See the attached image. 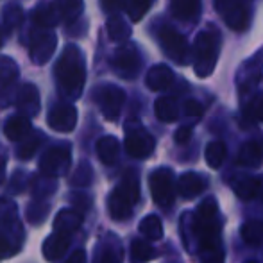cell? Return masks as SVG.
I'll return each mask as SVG.
<instances>
[{
    "label": "cell",
    "mask_w": 263,
    "mask_h": 263,
    "mask_svg": "<svg viewBox=\"0 0 263 263\" xmlns=\"http://www.w3.org/2000/svg\"><path fill=\"white\" fill-rule=\"evenodd\" d=\"M22 140H24V142H22V145L18 147V158L20 159H31L32 156H34L36 151H38L40 143H42V135H40V133H34V135L29 133V135Z\"/></svg>",
    "instance_id": "obj_35"
},
{
    "label": "cell",
    "mask_w": 263,
    "mask_h": 263,
    "mask_svg": "<svg viewBox=\"0 0 263 263\" xmlns=\"http://www.w3.org/2000/svg\"><path fill=\"white\" fill-rule=\"evenodd\" d=\"M47 122L54 131L70 133L77 125V109L72 104H58L49 111Z\"/></svg>",
    "instance_id": "obj_15"
},
{
    "label": "cell",
    "mask_w": 263,
    "mask_h": 263,
    "mask_svg": "<svg viewBox=\"0 0 263 263\" xmlns=\"http://www.w3.org/2000/svg\"><path fill=\"white\" fill-rule=\"evenodd\" d=\"M184 246L194 240L190 251L197 249L201 263H224L222 247V217L215 197H206L195 213H184L179 220Z\"/></svg>",
    "instance_id": "obj_1"
},
{
    "label": "cell",
    "mask_w": 263,
    "mask_h": 263,
    "mask_svg": "<svg viewBox=\"0 0 263 263\" xmlns=\"http://www.w3.org/2000/svg\"><path fill=\"white\" fill-rule=\"evenodd\" d=\"M106 29H107L109 38L117 43H124L125 40H129V36H131V27H129V24L124 18L118 16V13H113L107 18Z\"/></svg>",
    "instance_id": "obj_29"
},
{
    "label": "cell",
    "mask_w": 263,
    "mask_h": 263,
    "mask_svg": "<svg viewBox=\"0 0 263 263\" xmlns=\"http://www.w3.org/2000/svg\"><path fill=\"white\" fill-rule=\"evenodd\" d=\"M95 101L101 107L102 115L107 120L115 122L120 117V111L125 102V91L122 88L115 86V84H104L97 90L95 93Z\"/></svg>",
    "instance_id": "obj_10"
},
{
    "label": "cell",
    "mask_w": 263,
    "mask_h": 263,
    "mask_svg": "<svg viewBox=\"0 0 263 263\" xmlns=\"http://www.w3.org/2000/svg\"><path fill=\"white\" fill-rule=\"evenodd\" d=\"M55 79L61 86V91L68 99L81 97L84 81H86V66H84L83 54L76 45L65 47L55 65Z\"/></svg>",
    "instance_id": "obj_2"
},
{
    "label": "cell",
    "mask_w": 263,
    "mask_h": 263,
    "mask_svg": "<svg viewBox=\"0 0 263 263\" xmlns=\"http://www.w3.org/2000/svg\"><path fill=\"white\" fill-rule=\"evenodd\" d=\"M66 263H86V253H84L83 249L76 251V253L68 258V261Z\"/></svg>",
    "instance_id": "obj_45"
},
{
    "label": "cell",
    "mask_w": 263,
    "mask_h": 263,
    "mask_svg": "<svg viewBox=\"0 0 263 263\" xmlns=\"http://www.w3.org/2000/svg\"><path fill=\"white\" fill-rule=\"evenodd\" d=\"M156 256H158L156 249H154L149 242H145V240H142V238L133 240V243H131V261L133 263H147Z\"/></svg>",
    "instance_id": "obj_30"
},
{
    "label": "cell",
    "mask_w": 263,
    "mask_h": 263,
    "mask_svg": "<svg viewBox=\"0 0 263 263\" xmlns=\"http://www.w3.org/2000/svg\"><path fill=\"white\" fill-rule=\"evenodd\" d=\"M174 72L166 65H154L153 68L147 72L145 84L149 90L153 91H163L174 84Z\"/></svg>",
    "instance_id": "obj_20"
},
{
    "label": "cell",
    "mask_w": 263,
    "mask_h": 263,
    "mask_svg": "<svg viewBox=\"0 0 263 263\" xmlns=\"http://www.w3.org/2000/svg\"><path fill=\"white\" fill-rule=\"evenodd\" d=\"M125 151L131 158L136 159H145L156 149V140L151 135L147 129H143L142 125H138L136 122H131L125 127Z\"/></svg>",
    "instance_id": "obj_7"
},
{
    "label": "cell",
    "mask_w": 263,
    "mask_h": 263,
    "mask_svg": "<svg viewBox=\"0 0 263 263\" xmlns=\"http://www.w3.org/2000/svg\"><path fill=\"white\" fill-rule=\"evenodd\" d=\"M101 263H120V256L115 251H106Z\"/></svg>",
    "instance_id": "obj_46"
},
{
    "label": "cell",
    "mask_w": 263,
    "mask_h": 263,
    "mask_svg": "<svg viewBox=\"0 0 263 263\" xmlns=\"http://www.w3.org/2000/svg\"><path fill=\"white\" fill-rule=\"evenodd\" d=\"M18 65L7 55L0 58V99L9 91V88L13 86V83L18 79Z\"/></svg>",
    "instance_id": "obj_26"
},
{
    "label": "cell",
    "mask_w": 263,
    "mask_h": 263,
    "mask_svg": "<svg viewBox=\"0 0 263 263\" xmlns=\"http://www.w3.org/2000/svg\"><path fill=\"white\" fill-rule=\"evenodd\" d=\"M220 32L213 25L197 34V38H195L194 70L199 77H208L213 73L218 54H220Z\"/></svg>",
    "instance_id": "obj_4"
},
{
    "label": "cell",
    "mask_w": 263,
    "mask_h": 263,
    "mask_svg": "<svg viewBox=\"0 0 263 263\" xmlns=\"http://www.w3.org/2000/svg\"><path fill=\"white\" fill-rule=\"evenodd\" d=\"M206 188H208V181H206L204 176L197 172H184L177 181V192L186 201H192V199L204 194Z\"/></svg>",
    "instance_id": "obj_16"
},
{
    "label": "cell",
    "mask_w": 263,
    "mask_h": 263,
    "mask_svg": "<svg viewBox=\"0 0 263 263\" xmlns=\"http://www.w3.org/2000/svg\"><path fill=\"white\" fill-rule=\"evenodd\" d=\"M49 213V204H40V202H34V204L29 206L27 217L31 222H42L43 218Z\"/></svg>",
    "instance_id": "obj_41"
},
{
    "label": "cell",
    "mask_w": 263,
    "mask_h": 263,
    "mask_svg": "<svg viewBox=\"0 0 263 263\" xmlns=\"http://www.w3.org/2000/svg\"><path fill=\"white\" fill-rule=\"evenodd\" d=\"M84 9V2L83 0H65L61 6V20L65 22H73L81 16Z\"/></svg>",
    "instance_id": "obj_36"
},
{
    "label": "cell",
    "mask_w": 263,
    "mask_h": 263,
    "mask_svg": "<svg viewBox=\"0 0 263 263\" xmlns=\"http://www.w3.org/2000/svg\"><path fill=\"white\" fill-rule=\"evenodd\" d=\"M149 188L153 201L159 208H172L176 201V177L172 168L159 166L149 176Z\"/></svg>",
    "instance_id": "obj_5"
},
{
    "label": "cell",
    "mask_w": 263,
    "mask_h": 263,
    "mask_svg": "<svg viewBox=\"0 0 263 263\" xmlns=\"http://www.w3.org/2000/svg\"><path fill=\"white\" fill-rule=\"evenodd\" d=\"M29 133H31V120L25 115H14V117L7 118L6 125H4V135L11 142H20Z\"/></svg>",
    "instance_id": "obj_24"
},
{
    "label": "cell",
    "mask_w": 263,
    "mask_h": 263,
    "mask_svg": "<svg viewBox=\"0 0 263 263\" xmlns=\"http://www.w3.org/2000/svg\"><path fill=\"white\" fill-rule=\"evenodd\" d=\"M154 113H156L158 120L170 124L179 118V104L174 97H159L154 102Z\"/></svg>",
    "instance_id": "obj_27"
},
{
    "label": "cell",
    "mask_w": 263,
    "mask_h": 263,
    "mask_svg": "<svg viewBox=\"0 0 263 263\" xmlns=\"http://www.w3.org/2000/svg\"><path fill=\"white\" fill-rule=\"evenodd\" d=\"M2 20L7 31H14V29L20 27L22 22H24V9H22L20 6H16V4H9V6L4 7Z\"/></svg>",
    "instance_id": "obj_34"
},
{
    "label": "cell",
    "mask_w": 263,
    "mask_h": 263,
    "mask_svg": "<svg viewBox=\"0 0 263 263\" xmlns=\"http://www.w3.org/2000/svg\"><path fill=\"white\" fill-rule=\"evenodd\" d=\"M68 246H70V235L54 231L45 240V243H43V256H45V260L54 261L59 256H63V253L68 249Z\"/></svg>",
    "instance_id": "obj_21"
},
{
    "label": "cell",
    "mask_w": 263,
    "mask_h": 263,
    "mask_svg": "<svg viewBox=\"0 0 263 263\" xmlns=\"http://www.w3.org/2000/svg\"><path fill=\"white\" fill-rule=\"evenodd\" d=\"M240 235L249 246H260L263 242V220H247L240 229Z\"/></svg>",
    "instance_id": "obj_31"
},
{
    "label": "cell",
    "mask_w": 263,
    "mask_h": 263,
    "mask_svg": "<svg viewBox=\"0 0 263 263\" xmlns=\"http://www.w3.org/2000/svg\"><path fill=\"white\" fill-rule=\"evenodd\" d=\"M243 120H247L249 124L263 122V99H254V101L243 109Z\"/></svg>",
    "instance_id": "obj_38"
},
{
    "label": "cell",
    "mask_w": 263,
    "mask_h": 263,
    "mask_svg": "<svg viewBox=\"0 0 263 263\" xmlns=\"http://www.w3.org/2000/svg\"><path fill=\"white\" fill-rule=\"evenodd\" d=\"M81 224H83V215L73 210H63L59 211L54 220V231L72 235L73 231H77L81 228Z\"/></svg>",
    "instance_id": "obj_25"
},
{
    "label": "cell",
    "mask_w": 263,
    "mask_h": 263,
    "mask_svg": "<svg viewBox=\"0 0 263 263\" xmlns=\"http://www.w3.org/2000/svg\"><path fill=\"white\" fill-rule=\"evenodd\" d=\"M0 47H2V34H0Z\"/></svg>",
    "instance_id": "obj_48"
},
{
    "label": "cell",
    "mask_w": 263,
    "mask_h": 263,
    "mask_svg": "<svg viewBox=\"0 0 263 263\" xmlns=\"http://www.w3.org/2000/svg\"><path fill=\"white\" fill-rule=\"evenodd\" d=\"M174 140H176V143H179V145H184V143H188L192 140V127L190 125H183V127H179L176 131V135H174Z\"/></svg>",
    "instance_id": "obj_44"
},
{
    "label": "cell",
    "mask_w": 263,
    "mask_h": 263,
    "mask_svg": "<svg viewBox=\"0 0 263 263\" xmlns=\"http://www.w3.org/2000/svg\"><path fill=\"white\" fill-rule=\"evenodd\" d=\"M70 163H72V154H70V147L66 143L61 145L50 147L43 158L40 159V170L43 176L49 177H59L68 170Z\"/></svg>",
    "instance_id": "obj_9"
},
{
    "label": "cell",
    "mask_w": 263,
    "mask_h": 263,
    "mask_svg": "<svg viewBox=\"0 0 263 263\" xmlns=\"http://www.w3.org/2000/svg\"><path fill=\"white\" fill-rule=\"evenodd\" d=\"M91 177H93V170H91V166L88 165V163H81L79 166H77L76 174H73V184H77V186H86V184L91 183Z\"/></svg>",
    "instance_id": "obj_39"
},
{
    "label": "cell",
    "mask_w": 263,
    "mask_h": 263,
    "mask_svg": "<svg viewBox=\"0 0 263 263\" xmlns=\"http://www.w3.org/2000/svg\"><path fill=\"white\" fill-rule=\"evenodd\" d=\"M246 263H258V261H254V260H247Z\"/></svg>",
    "instance_id": "obj_47"
},
{
    "label": "cell",
    "mask_w": 263,
    "mask_h": 263,
    "mask_svg": "<svg viewBox=\"0 0 263 263\" xmlns=\"http://www.w3.org/2000/svg\"><path fill=\"white\" fill-rule=\"evenodd\" d=\"M236 163L249 168H258L263 165V142L261 140H249L238 151Z\"/></svg>",
    "instance_id": "obj_19"
},
{
    "label": "cell",
    "mask_w": 263,
    "mask_h": 263,
    "mask_svg": "<svg viewBox=\"0 0 263 263\" xmlns=\"http://www.w3.org/2000/svg\"><path fill=\"white\" fill-rule=\"evenodd\" d=\"M229 186L231 190L238 195L243 201H251L254 199L261 190V179L256 176H249V174H238L229 179Z\"/></svg>",
    "instance_id": "obj_17"
},
{
    "label": "cell",
    "mask_w": 263,
    "mask_h": 263,
    "mask_svg": "<svg viewBox=\"0 0 263 263\" xmlns=\"http://www.w3.org/2000/svg\"><path fill=\"white\" fill-rule=\"evenodd\" d=\"M118 154H120V143L115 136H102L97 142V156L104 165L117 163Z\"/></svg>",
    "instance_id": "obj_28"
},
{
    "label": "cell",
    "mask_w": 263,
    "mask_h": 263,
    "mask_svg": "<svg viewBox=\"0 0 263 263\" xmlns=\"http://www.w3.org/2000/svg\"><path fill=\"white\" fill-rule=\"evenodd\" d=\"M215 7L233 31L243 32L249 29L251 0H215Z\"/></svg>",
    "instance_id": "obj_6"
},
{
    "label": "cell",
    "mask_w": 263,
    "mask_h": 263,
    "mask_svg": "<svg viewBox=\"0 0 263 263\" xmlns=\"http://www.w3.org/2000/svg\"><path fill=\"white\" fill-rule=\"evenodd\" d=\"M158 42L161 45V50L172 59L177 65H186L188 55H190V47L183 34L176 31V29L163 25L158 31Z\"/></svg>",
    "instance_id": "obj_8"
},
{
    "label": "cell",
    "mask_w": 263,
    "mask_h": 263,
    "mask_svg": "<svg viewBox=\"0 0 263 263\" xmlns=\"http://www.w3.org/2000/svg\"><path fill=\"white\" fill-rule=\"evenodd\" d=\"M140 52L133 43H124L117 49L113 55V68L118 72V76L124 79H135L140 70Z\"/></svg>",
    "instance_id": "obj_11"
},
{
    "label": "cell",
    "mask_w": 263,
    "mask_h": 263,
    "mask_svg": "<svg viewBox=\"0 0 263 263\" xmlns=\"http://www.w3.org/2000/svg\"><path fill=\"white\" fill-rule=\"evenodd\" d=\"M16 217V204L9 197H0V220Z\"/></svg>",
    "instance_id": "obj_42"
},
{
    "label": "cell",
    "mask_w": 263,
    "mask_h": 263,
    "mask_svg": "<svg viewBox=\"0 0 263 263\" xmlns=\"http://www.w3.org/2000/svg\"><path fill=\"white\" fill-rule=\"evenodd\" d=\"M40 91L34 84H24L16 93V107L20 115L27 118L36 117L40 113Z\"/></svg>",
    "instance_id": "obj_18"
},
{
    "label": "cell",
    "mask_w": 263,
    "mask_h": 263,
    "mask_svg": "<svg viewBox=\"0 0 263 263\" xmlns=\"http://www.w3.org/2000/svg\"><path fill=\"white\" fill-rule=\"evenodd\" d=\"M32 20L43 29L54 27L61 20V6L59 4H42L32 13Z\"/></svg>",
    "instance_id": "obj_23"
},
{
    "label": "cell",
    "mask_w": 263,
    "mask_h": 263,
    "mask_svg": "<svg viewBox=\"0 0 263 263\" xmlns=\"http://www.w3.org/2000/svg\"><path fill=\"white\" fill-rule=\"evenodd\" d=\"M58 38L52 31H38L32 34L31 45H29V55L36 65H45L55 52Z\"/></svg>",
    "instance_id": "obj_14"
},
{
    "label": "cell",
    "mask_w": 263,
    "mask_h": 263,
    "mask_svg": "<svg viewBox=\"0 0 263 263\" xmlns=\"http://www.w3.org/2000/svg\"><path fill=\"white\" fill-rule=\"evenodd\" d=\"M151 4H153V0H127L125 7H127V14L131 16V20L133 22L142 20L143 14L149 11Z\"/></svg>",
    "instance_id": "obj_37"
},
{
    "label": "cell",
    "mask_w": 263,
    "mask_h": 263,
    "mask_svg": "<svg viewBox=\"0 0 263 263\" xmlns=\"http://www.w3.org/2000/svg\"><path fill=\"white\" fill-rule=\"evenodd\" d=\"M140 201V176L136 170H127L122 176L107 199V210L113 220H127L133 215V208Z\"/></svg>",
    "instance_id": "obj_3"
},
{
    "label": "cell",
    "mask_w": 263,
    "mask_h": 263,
    "mask_svg": "<svg viewBox=\"0 0 263 263\" xmlns=\"http://www.w3.org/2000/svg\"><path fill=\"white\" fill-rule=\"evenodd\" d=\"M140 233L147 240H161L163 238V224L158 215H147L140 222Z\"/></svg>",
    "instance_id": "obj_33"
},
{
    "label": "cell",
    "mask_w": 263,
    "mask_h": 263,
    "mask_svg": "<svg viewBox=\"0 0 263 263\" xmlns=\"http://www.w3.org/2000/svg\"><path fill=\"white\" fill-rule=\"evenodd\" d=\"M24 229L18 224L16 217L0 220V260L14 254L22 246Z\"/></svg>",
    "instance_id": "obj_12"
},
{
    "label": "cell",
    "mask_w": 263,
    "mask_h": 263,
    "mask_svg": "<svg viewBox=\"0 0 263 263\" xmlns=\"http://www.w3.org/2000/svg\"><path fill=\"white\" fill-rule=\"evenodd\" d=\"M263 72V47L254 55H251L236 72V84L240 88V93L246 95L258 84Z\"/></svg>",
    "instance_id": "obj_13"
},
{
    "label": "cell",
    "mask_w": 263,
    "mask_h": 263,
    "mask_svg": "<svg viewBox=\"0 0 263 263\" xmlns=\"http://www.w3.org/2000/svg\"><path fill=\"white\" fill-rule=\"evenodd\" d=\"M170 11L177 20L194 22L201 13V0H170Z\"/></svg>",
    "instance_id": "obj_22"
},
{
    "label": "cell",
    "mask_w": 263,
    "mask_h": 263,
    "mask_svg": "<svg viewBox=\"0 0 263 263\" xmlns=\"http://www.w3.org/2000/svg\"><path fill=\"white\" fill-rule=\"evenodd\" d=\"M183 109H184V115H186L190 120H195V122H197L199 118L202 117V113H204V107H202V104L199 101H195V99H190V101L184 102Z\"/></svg>",
    "instance_id": "obj_40"
},
{
    "label": "cell",
    "mask_w": 263,
    "mask_h": 263,
    "mask_svg": "<svg viewBox=\"0 0 263 263\" xmlns=\"http://www.w3.org/2000/svg\"><path fill=\"white\" fill-rule=\"evenodd\" d=\"M226 154H228L226 143L220 142V140H215V142L208 143V147H206V153H204L206 163L215 170L220 168L222 163H224V159H226Z\"/></svg>",
    "instance_id": "obj_32"
},
{
    "label": "cell",
    "mask_w": 263,
    "mask_h": 263,
    "mask_svg": "<svg viewBox=\"0 0 263 263\" xmlns=\"http://www.w3.org/2000/svg\"><path fill=\"white\" fill-rule=\"evenodd\" d=\"M101 4H102V9H104L106 13L113 14V13H118L120 9H124L127 0H101Z\"/></svg>",
    "instance_id": "obj_43"
}]
</instances>
